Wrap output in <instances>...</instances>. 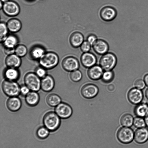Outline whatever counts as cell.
<instances>
[{
	"label": "cell",
	"instance_id": "6da1fadb",
	"mask_svg": "<svg viewBox=\"0 0 148 148\" xmlns=\"http://www.w3.org/2000/svg\"><path fill=\"white\" fill-rule=\"evenodd\" d=\"M39 60L40 66L46 70H49L57 65L59 62V58L56 53L49 51L45 52Z\"/></svg>",
	"mask_w": 148,
	"mask_h": 148
},
{
	"label": "cell",
	"instance_id": "7a4b0ae2",
	"mask_svg": "<svg viewBox=\"0 0 148 148\" xmlns=\"http://www.w3.org/2000/svg\"><path fill=\"white\" fill-rule=\"evenodd\" d=\"M60 117L55 112L49 111L46 113L43 118V122L49 131L54 132L59 127L60 124Z\"/></svg>",
	"mask_w": 148,
	"mask_h": 148
},
{
	"label": "cell",
	"instance_id": "3957f363",
	"mask_svg": "<svg viewBox=\"0 0 148 148\" xmlns=\"http://www.w3.org/2000/svg\"><path fill=\"white\" fill-rule=\"evenodd\" d=\"M1 88L5 94L10 97L17 96L20 94V86L16 81L5 79L2 82Z\"/></svg>",
	"mask_w": 148,
	"mask_h": 148
},
{
	"label": "cell",
	"instance_id": "277c9868",
	"mask_svg": "<svg viewBox=\"0 0 148 148\" xmlns=\"http://www.w3.org/2000/svg\"><path fill=\"white\" fill-rule=\"evenodd\" d=\"M25 84L31 91H38L41 89V82L35 73L29 72L25 74L24 78Z\"/></svg>",
	"mask_w": 148,
	"mask_h": 148
},
{
	"label": "cell",
	"instance_id": "5b68a950",
	"mask_svg": "<svg viewBox=\"0 0 148 148\" xmlns=\"http://www.w3.org/2000/svg\"><path fill=\"white\" fill-rule=\"evenodd\" d=\"M117 58L114 54L108 52L102 55L99 60L100 65L105 71L112 70L116 65Z\"/></svg>",
	"mask_w": 148,
	"mask_h": 148
},
{
	"label": "cell",
	"instance_id": "8992f818",
	"mask_svg": "<svg viewBox=\"0 0 148 148\" xmlns=\"http://www.w3.org/2000/svg\"><path fill=\"white\" fill-rule=\"evenodd\" d=\"M116 136L117 139L121 143L128 144L133 140L134 134L131 128L127 127H123L118 130Z\"/></svg>",
	"mask_w": 148,
	"mask_h": 148
},
{
	"label": "cell",
	"instance_id": "52a82bcc",
	"mask_svg": "<svg viewBox=\"0 0 148 148\" xmlns=\"http://www.w3.org/2000/svg\"><path fill=\"white\" fill-rule=\"evenodd\" d=\"M117 15V12L115 8L110 5L105 6L100 9L99 16L100 18L105 22H110L114 20Z\"/></svg>",
	"mask_w": 148,
	"mask_h": 148
},
{
	"label": "cell",
	"instance_id": "ba28073f",
	"mask_svg": "<svg viewBox=\"0 0 148 148\" xmlns=\"http://www.w3.org/2000/svg\"><path fill=\"white\" fill-rule=\"evenodd\" d=\"M2 9L6 15L10 17L16 16L20 11L19 5L16 2L12 0L4 3Z\"/></svg>",
	"mask_w": 148,
	"mask_h": 148
},
{
	"label": "cell",
	"instance_id": "9c48e42d",
	"mask_svg": "<svg viewBox=\"0 0 148 148\" xmlns=\"http://www.w3.org/2000/svg\"><path fill=\"white\" fill-rule=\"evenodd\" d=\"M61 65L63 69L68 72H72L77 70L79 66V62L75 57L69 56L62 60Z\"/></svg>",
	"mask_w": 148,
	"mask_h": 148
},
{
	"label": "cell",
	"instance_id": "30bf717a",
	"mask_svg": "<svg viewBox=\"0 0 148 148\" xmlns=\"http://www.w3.org/2000/svg\"><path fill=\"white\" fill-rule=\"evenodd\" d=\"M127 96L130 102L136 105L142 102L144 98V94L142 90L134 87L129 90Z\"/></svg>",
	"mask_w": 148,
	"mask_h": 148
},
{
	"label": "cell",
	"instance_id": "8fae6325",
	"mask_svg": "<svg viewBox=\"0 0 148 148\" xmlns=\"http://www.w3.org/2000/svg\"><path fill=\"white\" fill-rule=\"evenodd\" d=\"M55 111L61 118L66 119L71 115L73 110L71 107L68 104L61 102L55 107Z\"/></svg>",
	"mask_w": 148,
	"mask_h": 148
},
{
	"label": "cell",
	"instance_id": "7c38bea8",
	"mask_svg": "<svg viewBox=\"0 0 148 148\" xmlns=\"http://www.w3.org/2000/svg\"><path fill=\"white\" fill-rule=\"evenodd\" d=\"M99 88L94 84L89 83L82 86L81 89V93L84 98L90 99L95 97L98 94Z\"/></svg>",
	"mask_w": 148,
	"mask_h": 148
},
{
	"label": "cell",
	"instance_id": "4fadbf2b",
	"mask_svg": "<svg viewBox=\"0 0 148 148\" xmlns=\"http://www.w3.org/2000/svg\"><path fill=\"white\" fill-rule=\"evenodd\" d=\"M92 47L94 51L99 55H102L107 53L109 49L108 43L102 39H98Z\"/></svg>",
	"mask_w": 148,
	"mask_h": 148
},
{
	"label": "cell",
	"instance_id": "5bb4252c",
	"mask_svg": "<svg viewBox=\"0 0 148 148\" xmlns=\"http://www.w3.org/2000/svg\"><path fill=\"white\" fill-rule=\"evenodd\" d=\"M80 61L84 66L89 68L95 65L97 59L93 53L88 52L83 53L80 57Z\"/></svg>",
	"mask_w": 148,
	"mask_h": 148
},
{
	"label": "cell",
	"instance_id": "9a60e30c",
	"mask_svg": "<svg viewBox=\"0 0 148 148\" xmlns=\"http://www.w3.org/2000/svg\"><path fill=\"white\" fill-rule=\"evenodd\" d=\"M69 41L70 45L73 47L77 48L80 47L84 41V36L79 31H74L70 34Z\"/></svg>",
	"mask_w": 148,
	"mask_h": 148
},
{
	"label": "cell",
	"instance_id": "2e32d148",
	"mask_svg": "<svg viewBox=\"0 0 148 148\" xmlns=\"http://www.w3.org/2000/svg\"><path fill=\"white\" fill-rule=\"evenodd\" d=\"M55 84L53 78L51 75H47L41 80V89L44 92H48L53 89Z\"/></svg>",
	"mask_w": 148,
	"mask_h": 148
},
{
	"label": "cell",
	"instance_id": "e0dca14e",
	"mask_svg": "<svg viewBox=\"0 0 148 148\" xmlns=\"http://www.w3.org/2000/svg\"><path fill=\"white\" fill-rule=\"evenodd\" d=\"M134 139L139 144H143L148 140V129L146 127L138 128L134 134Z\"/></svg>",
	"mask_w": 148,
	"mask_h": 148
},
{
	"label": "cell",
	"instance_id": "ac0fdd59",
	"mask_svg": "<svg viewBox=\"0 0 148 148\" xmlns=\"http://www.w3.org/2000/svg\"><path fill=\"white\" fill-rule=\"evenodd\" d=\"M103 70L100 65H95L89 68L87 71L88 76L92 80H99L101 78Z\"/></svg>",
	"mask_w": 148,
	"mask_h": 148
},
{
	"label": "cell",
	"instance_id": "d6986e66",
	"mask_svg": "<svg viewBox=\"0 0 148 148\" xmlns=\"http://www.w3.org/2000/svg\"><path fill=\"white\" fill-rule=\"evenodd\" d=\"M6 106L10 111L13 112H16L21 107V101L17 96L10 97L7 100Z\"/></svg>",
	"mask_w": 148,
	"mask_h": 148
},
{
	"label": "cell",
	"instance_id": "ffe728a7",
	"mask_svg": "<svg viewBox=\"0 0 148 148\" xmlns=\"http://www.w3.org/2000/svg\"><path fill=\"white\" fill-rule=\"evenodd\" d=\"M21 57L15 54L8 55L5 58V63L8 67L17 68L21 65Z\"/></svg>",
	"mask_w": 148,
	"mask_h": 148
},
{
	"label": "cell",
	"instance_id": "44dd1931",
	"mask_svg": "<svg viewBox=\"0 0 148 148\" xmlns=\"http://www.w3.org/2000/svg\"><path fill=\"white\" fill-rule=\"evenodd\" d=\"M20 73L17 68L8 67L5 69L3 76L6 79L16 81L19 77Z\"/></svg>",
	"mask_w": 148,
	"mask_h": 148
},
{
	"label": "cell",
	"instance_id": "7402d4cb",
	"mask_svg": "<svg viewBox=\"0 0 148 148\" xmlns=\"http://www.w3.org/2000/svg\"><path fill=\"white\" fill-rule=\"evenodd\" d=\"M25 97L26 103L30 107L36 106L40 101V96L37 92L30 91Z\"/></svg>",
	"mask_w": 148,
	"mask_h": 148
},
{
	"label": "cell",
	"instance_id": "603a6c76",
	"mask_svg": "<svg viewBox=\"0 0 148 148\" xmlns=\"http://www.w3.org/2000/svg\"><path fill=\"white\" fill-rule=\"evenodd\" d=\"M6 25L8 30L13 33L19 32L22 27L21 21L18 19L15 18L8 20Z\"/></svg>",
	"mask_w": 148,
	"mask_h": 148
},
{
	"label": "cell",
	"instance_id": "cb8c5ba5",
	"mask_svg": "<svg viewBox=\"0 0 148 148\" xmlns=\"http://www.w3.org/2000/svg\"><path fill=\"white\" fill-rule=\"evenodd\" d=\"M134 112L137 116L145 117L148 114V103L141 102L136 105Z\"/></svg>",
	"mask_w": 148,
	"mask_h": 148
},
{
	"label": "cell",
	"instance_id": "d4e9b609",
	"mask_svg": "<svg viewBox=\"0 0 148 148\" xmlns=\"http://www.w3.org/2000/svg\"><path fill=\"white\" fill-rule=\"evenodd\" d=\"M60 97L55 93L48 95L46 98V102L47 104L52 107H56L61 102Z\"/></svg>",
	"mask_w": 148,
	"mask_h": 148
},
{
	"label": "cell",
	"instance_id": "484cf974",
	"mask_svg": "<svg viewBox=\"0 0 148 148\" xmlns=\"http://www.w3.org/2000/svg\"><path fill=\"white\" fill-rule=\"evenodd\" d=\"M45 53L43 48L40 46H36L31 49L29 55L33 59L38 60Z\"/></svg>",
	"mask_w": 148,
	"mask_h": 148
},
{
	"label": "cell",
	"instance_id": "4316f807",
	"mask_svg": "<svg viewBox=\"0 0 148 148\" xmlns=\"http://www.w3.org/2000/svg\"><path fill=\"white\" fill-rule=\"evenodd\" d=\"M18 42V38L16 36L12 34L8 36L3 42L4 47L15 48L17 45Z\"/></svg>",
	"mask_w": 148,
	"mask_h": 148
},
{
	"label": "cell",
	"instance_id": "83f0119b",
	"mask_svg": "<svg viewBox=\"0 0 148 148\" xmlns=\"http://www.w3.org/2000/svg\"><path fill=\"white\" fill-rule=\"evenodd\" d=\"M134 119L133 116L131 114L128 113L125 114L121 118V123L124 127H131L133 124Z\"/></svg>",
	"mask_w": 148,
	"mask_h": 148
},
{
	"label": "cell",
	"instance_id": "f1b7e54d",
	"mask_svg": "<svg viewBox=\"0 0 148 148\" xmlns=\"http://www.w3.org/2000/svg\"><path fill=\"white\" fill-rule=\"evenodd\" d=\"M8 29L6 24L1 22L0 24V40L1 42H3L7 36Z\"/></svg>",
	"mask_w": 148,
	"mask_h": 148
},
{
	"label": "cell",
	"instance_id": "f546056e",
	"mask_svg": "<svg viewBox=\"0 0 148 148\" xmlns=\"http://www.w3.org/2000/svg\"><path fill=\"white\" fill-rule=\"evenodd\" d=\"M27 51V47L23 44L17 45L15 47V54L21 58L26 55Z\"/></svg>",
	"mask_w": 148,
	"mask_h": 148
},
{
	"label": "cell",
	"instance_id": "4dcf8cb0",
	"mask_svg": "<svg viewBox=\"0 0 148 148\" xmlns=\"http://www.w3.org/2000/svg\"><path fill=\"white\" fill-rule=\"evenodd\" d=\"M114 73L112 70L106 71L103 72L101 77L102 81L105 83L111 82L114 79Z\"/></svg>",
	"mask_w": 148,
	"mask_h": 148
},
{
	"label": "cell",
	"instance_id": "1f68e13d",
	"mask_svg": "<svg viewBox=\"0 0 148 148\" xmlns=\"http://www.w3.org/2000/svg\"><path fill=\"white\" fill-rule=\"evenodd\" d=\"M49 134V131L45 127H41L39 128L36 132L38 137L41 139L46 138Z\"/></svg>",
	"mask_w": 148,
	"mask_h": 148
},
{
	"label": "cell",
	"instance_id": "d6a6232c",
	"mask_svg": "<svg viewBox=\"0 0 148 148\" xmlns=\"http://www.w3.org/2000/svg\"><path fill=\"white\" fill-rule=\"evenodd\" d=\"M82 76L81 72L77 69L71 72L70 74V79L74 82H77L80 81L82 79Z\"/></svg>",
	"mask_w": 148,
	"mask_h": 148
},
{
	"label": "cell",
	"instance_id": "836d02e7",
	"mask_svg": "<svg viewBox=\"0 0 148 148\" xmlns=\"http://www.w3.org/2000/svg\"><path fill=\"white\" fill-rule=\"evenodd\" d=\"M133 124L138 128L145 127L146 125L145 119L143 117L137 116L134 119Z\"/></svg>",
	"mask_w": 148,
	"mask_h": 148
},
{
	"label": "cell",
	"instance_id": "e575fe53",
	"mask_svg": "<svg viewBox=\"0 0 148 148\" xmlns=\"http://www.w3.org/2000/svg\"><path fill=\"white\" fill-rule=\"evenodd\" d=\"M92 46L86 40H84L80 46L81 51L83 53L90 52Z\"/></svg>",
	"mask_w": 148,
	"mask_h": 148
},
{
	"label": "cell",
	"instance_id": "d590c367",
	"mask_svg": "<svg viewBox=\"0 0 148 148\" xmlns=\"http://www.w3.org/2000/svg\"><path fill=\"white\" fill-rule=\"evenodd\" d=\"M134 85L135 87L141 90L144 89L146 86L143 79L141 78L136 79L134 82Z\"/></svg>",
	"mask_w": 148,
	"mask_h": 148
},
{
	"label": "cell",
	"instance_id": "8d00e7d4",
	"mask_svg": "<svg viewBox=\"0 0 148 148\" xmlns=\"http://www.w3.org/2000/svg\"><path fill=\"white\" fill-rule=\"evenodd\" d=\"M35 73L39 78L42 79L47 75L46 69L41 66L38 67L36 69Z\"/></svg>",
	"mask_w": 148,
	"mask_h": 148
},
{
	"label": "cell",
	"instance_id": "74e56055",
	"mask_svg": "<svg viewBox=\"0 0 148 148\" xmlns=\"http://www.w3.org/2000/svg\"><path fill=\"white\" fill-rule=\"evenodd\" d=\"M97 36L93 34H90L87 38L86 40L92 46L97 40Z\"/></svg>",
	"mask_w": 148,
	"mask_h": 148
},
{
	"label": "cell",
	"instance_id": "f35d334b",
	"mask_svg": "<svg viewBox=\"0 0 148 148\" xmlns=\"http://www.w3.org/2000/svg\"><path fill=\"white\" fill-rule=\"evenodd\" d=\"M29 89L25 85L20 86V94L23 96H25L30 91Z\"/></svg>",
	"mask_w": 148,
	"mask_h": 148
},
{
	"label": "cell",
	"instance_id": "ab89813d",
	"mask_svg": "<svg viewBox=\"0 0 148 148\" xmlns=\"http://www.w3.org/2000/svg\"><path fill=\"white\" fill-rule=\"evenodd\" d=\"M15 48H10L4 47L3 51L5 54L8 55L14 54L15 53Z\"/></svg>",
	"mask_w": 148,
	"mask_h": 148
},
{
	"label": "cell",
	"instance_id": "60d3db41",
	"mask_svg": "<svg viewBox=\"0 0 148 148\" xmlns=\"http://www.w3.org/2000/svg\"><path fill=\"white\" fill-rule=\"evenodd\" d=\"M107 88L109 92H112L115 89V86L113 84H110L108 86Z\"/></svg>",
	"mask_w": 148,
	"mask_h": 148
},
{
	"label": "cell",
	"instance_id": "b9f144b4",
	"mask_svg": "<svg viewBox=\"0 0 148 148\" xmlns=\"http://www.w3.org/2000/svg\"><path fill=\"white\" fill-rule=\"evenodd\" d=\"M143 80L145 81L146 85L148 87V73L146 74L143 77Z\"/></svg>",
	"mask_w": 148,
	"mask_h": 148
},
{
	"label": "cell",
	"instance_id": "7bdbcfd3",
	"mask_svg": "<svg viewBox=\"0 0 148 148\" xmlns=\"http://www.w3.org/2000/svg\"><path fill=\"white\" fill-rule=\"evenodd\" d=\"M144 119L146 125L148 127V114L145 117Z\"/></svg>",
	"mask_w": 148,
	"mask_h": 148
},
{
	"label": "cell",
	"instance_id": "ee69618b",
	"mask_svg": "<svg viewBox=\"0 0 148 148\" xmlns=\"http://www.w3.org/2000/svg\"><path fill=\"white\" fill-rule=\"evenodd\" d=\"M145 95L147 99L148 100V88L145 90Z\"/></svg>",
	"mask_w": 148,
	"mask_h": 148
},
{
	"label": "cell",
	"instance_id": "f6af8a7d",
	"mask_svg": "<svg viewBox=\"0 0 148 148\" xmlns=\"http://www.w3.org/2000/svg\"><path fill=\"white\" fill-rule=\"evenodd\" d=\"M3 2L0 1V8L1 9L2 8L3 4Z\"/></svg>",
	"mask_w": 148,
	"mask_h": 148
},
{
	"label": "cell",
	"instance_id": "bcb514c9",
	"mask_svg": "<svg viewBox=\"0 0 148 148\" xmlns=\"http://www.w3.org/2000/svg\"><path fill=\"white\" fill-rule=\"evenodd\" d=\"M9 0H0V1L4 3L9 1Z\"/></svg>",
	"mask_w": 148,
	"mask_h": 148
},
{
	"label": "cell",
	"instance_id": "7dc6e473",
	"mask_svg": "<svg viewBox=\"0 0 148 148\" xmlns=\"http://www.w3.org/2000/svg\"><path fill=\"white\" fill-rule=\"evenodd\" d=\"M28 0V1H32V0Z\"/></svg>",
	"mask_w": 148,
	"mask_h": 148
}]
</instances>
